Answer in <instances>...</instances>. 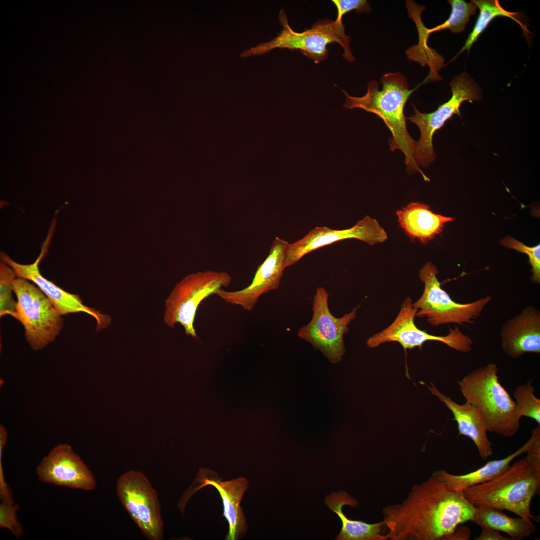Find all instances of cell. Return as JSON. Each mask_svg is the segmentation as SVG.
Wrapping results in <instances>:
<instances>
[{"instance_id":"12","label":"cell","mask_w":540,"mask_h":540,"mask_svg":"<svg viewBox=\"0 0 540 540\" xmlns=\"http://www.w3.org/2000/svg\"><path fill=\"white\" fill-rule=\"evenodd\" d=\"M418 310L414 306L410 297L403 302L398 316L388 328L370 337L366 344L370 348H377L384 343L398 342L405 350L416 347L422 348L428 341L442 342L450 348L462 353H469L472 350V338L464 334L458 327L450 328L446 336H436L419 329L416 325L415 318Z\"/></svg>"},{"instance_id":"10","label":"cell","mask_w":540,"mask_h":540,"mask_svg":"<svg viewBox=\"0 0 540 540\" xmlns=\"http://www.w3.org/2000/svg\"><path fill=\"white\" fill-rule=\"evenodd\" d=\"M118 498L131 518L150 540L164 538V524L158 493L142 472L130 470L118 479Z\"/></svg>"},{"instance_id":"7","label":"cell","mask_w":540,"mask_h":540,"mask_svg":"<svg viewBox=\"0 0 540 540\" xmlns=\"http://www.w3.org/2000/svg\"><path fill=\"white\" fill-rule=\"evenodd\" d=\"M438 274V268L432 262H427L420 270L419 277L424 287L422 296L414 303L418 310L416 316L426 318L435 326L474 323L492 300V297L487 296L468 304L456 302L442 288L437 278Z\"/></svg>"},{"instance_id":"17","label":"cell","mask_w":540,"mask_h":540,"mask_svg":"<svg viewBox=\"0 0 540 540\" xmlns=\"http://www.w3.org/2000/svg\"><path fill=\"white\" fill-rule=\"evenodd\" d=\"M39 480L44 483L84 490H93L94 476L68 444L54 448L37 468Z\"/></svg>"},{"instance_id":"14","label":"cell","mask_w":540,"mask_h":540,"mask_svg":"<svg viewBox=\"0 0 540 540\" xmlns=\"http://www.w3.org/2000/svg\"><path fill=\"white\" fill-rule=\"evenodd\" d=\"M51 236L50 234L48 235V238L43 244L40 255L33 264H18L4 253L0 254L2 261L12 268L17 278L26 280L35 284L48 297L62 316L84 312L96 320L97 330L106 328L111 323L110 316L84 305L79 296L65 291L44 278L40 274L39 264L46 255Z\"/></svg>"},{"instance_id":"11","label":"cell","mask_w":540,"mask_h":540,"mask_svg":"<svg viewBox=\"0 0 540 540\" xmlns=\"http://www.w3.org/2000/svg\"><path fill=\"white\" fill-rule=\"evenodd\" d=\"M450 85L452 98L440 106L436 111L430 114H423L412 104L414 114L406 118V120L417 125L420 132V138L416 142V160L419 166L428 167L436 159L432 144L435 132L442 128L446 122L454 114L460 116V108L463 102L477 101L481 98L478 87L466 74L456 76Z\"/></svg>"},{"instance_id":"9","label":"cell","mask_w":540,"mask_h":540,"mask_svg":"<svg viewBox=\"0 0 540 540\" xmlns=\"http://www.w3.org/2000/svg\"><path fill=\"white\" fill-rule=\"evenodd\" d=\"M329 296L326 289L317 288L313 300L312 318L309 323L299 329L298 334L336 364L342 360L346 353L344 336L348 333V326L356 318L360 305L338 318L330 310Z\"/></svg>"},{"instance_id":"29","label":"cell","mask_w":540,"mask_h":540,"mask_svg":"<svg viewBox=\"0 0 540 540\" xmlns=\"http://www.w3.org/2000/svg\"><path fill=\"white\" fill-rule=\"evenodd\" d=\"M18 504L2 501L0 504V526L9 530L17 538L24 535L22 526L18 520Z\"/></svg>"},{"instance_id":"28","label":"cell","mask_w":540,"mask_h":540,"mask_svg":"<svg viewBox=\"0 0 540 540\" xmlns=\"http://www.w3.org/2000/svg\"><path fill=\"white\" fill-rule=\"evenodd\" d=\"M506 248L515 250L526 254L529 258V262L532 267V280L535 284L540 283V245L529 247L511 236H508L502 241Z\"/></svg>"},{"instance_id":"31","label":"cell","mask_w":540,"mask_h":540,"mask_svg":"<svg viewBox=\"0 0 540 540\" xmlns=\"http://www.w3.org/2000/svg\"><path fill=\"white\" fill-rule=\"evenodd\" d=\"M6 439L7 438L5 436L0 437V497L2 501L14 503L10 490L4 480L2 464L3 449L6 444Z\"/></svg>"},{"instance_id":"16","label":"cell","mask_w":540,"mask_h":540,"mask_svg":"<svg viewBox=\"0 0 540 540\" xmlns=\"http://www.w3.org/2000/svg\"><path fill=\"white\" fill-rule=\"evenodd\" d=\"M348 239L358 240L372 246L386 241L388 235L378 222L368 216L348 229L335 230L325 226L316 227L302 239L289 244L286 266H293L302 257L318 248Z\"/></svg>"},{"instance_id":"6","label":"cell","mask_w":540,"mask_h":540,"mask_svg":"<svg viewBox=\"0 0 540 540\" xmlns=\"http://www.w3.org/2000/svg\"><path fill=\"white\" fill-rule=\"evenodd\" d=\"M14 290L17 304L13 317L23 325L32 349L41 350L60 334L63 326L62 315L34 283L17 278Z\"/></svg>"},{"instance_id":"24","label":"cell","mask_w":540,"mask_h":540,"mask_svg":"<svg viewBox=\"0 0 540 540\" xmlns=\"http://www.w3.org/2000/svg\"><path fill=\"white\" fill-rule=\"evenodd\" d=\"M480 9V14L472 32L470 34L466 44L458 56L464 51L470 52L472 46L476 42L479 36L486 30L491 22L498 16L508 17L518 23L524 30L528 32L524 26L518 20L519 14L512 12L504 9L498 0H472Z\"/></svg>"},{"instance_id":"4","label":"cell","mask_w":540,"mask_h":540,"mask_svg":"<svg viewBox=\"0 0 540 540\" xmlns=\"http://www.w3.org/2000/svg\"><path fill=\"white\" fill-rule=\"evenodd\" d=\"M498 371L496 364H488L469 372L458 384L466 402L482 416L488 432L510 438L518 432L522 418L500 382Z\"/></svg>"},{"instance_id":"18","label":"cell","mask_w":540,"mask_h":540,"mask_svg":"<svg viewBox=\"0 0 540 540\" xmlns=\"http://www.w3.org/2000/svg\"><path fill=\"white\" fill-rule=\"evenodd\" d=\"M504 352L514 358L526 353H540V312L528 306L506 324L501 332Z\"/></svg>"},{"instance_id":"23","label":"cell","mask_w":540,"mask_h":540,"mask_svg":"<svg viewBox=\"0 0 540 540\" xmlns=\"http://www.w3.org/2000/svg\"><path fill=\"white\" fill-rule=\"evenodd\" d=\"M472 522L482 528L502 532L513 540H522L531 536L536 528L531 520L512 518L501 510L484 506H475Z\"/></svg>"},{"instance_id":"32","label":"cell","mask_w":540,"mask_h":540,"mask_svg":"<svg viewBox=\"0 0 540 540\" xmlns=\"http://www.w3.org/2000/svg\"><path fill=\"white\" fill-rule=\"evenodd\" d=\"M475 540H510L512 538H506L501 535L498 531L491 528H482L479 536Z\"/></svg>"},{"instance_id":"25","label":"cell","mask_w":540,"mask_h":540,"mask_svg":"<svg viewBox=\"0 0 540 540\" xmlns=\"http://www.w3.org/2000/svg\"><path fill=\"white\" fill-rule=\"evenodd\" d=\"M452 8L448 19L444 24L432 29L425 28L424 33L428 38L430 34L436 32L450 30L452 32L458 34L464 32L470 17L476 13L477 6L471 1L468 3L464 0H448Z\"/></svg>"},{"instance_id":"3","label":"cell","mask_w":540,"mask_h":540,"mask_svg":"<svg viewBox=\"0 0 540 540\" xmlns=\"http://www.w3.org/2000/svg\"><path fill=\"white\" fill-rule=\"evenodd\" d=\"M540 488V467L526 458L516 462L502 474L463 492L475 506L506 510L528 520L535 519L531 510L532 498Z\"/></svg>"},{"instance_id":"15","label":"cell","mask_w":540,"mask_h":540,"mask_svg":"<svg viewBox=\"0 0 540 540\" xmlns=\"http://www.w3.org/2000/svg\"><path fill=\"white\" fill-rule=\"evenodd\" d=\"M290 244L276 237L265 260L258 266L252 282L240 290L228 292L223 289L215 294L226 302L252 311L260 296L279 288L286 268V252Z\"/></svg>"},{"instance_id":"2","label":"cell","mask_w":540,"mask_h":540,"mask_svg":"<svg viewBox=\"0 0 540 540\" xmlns=\"http://www.w3.org/2000/svg\"><path fill=\"white\" fill-rule=\"evenodd\" d=\"M380 82L382 84L381 90L377 82H370L367 92L362 97L352 96L342 90L346 97L344 106L350 110L361 108L382 118L392 134L389 138L390 150L394 152L399 150L404 154L409 173H420L426 181H430L416 161V142L408 131L404 114L407 100L418 88L410 90L408 80L399 72L385 74Z\"/></svg>"},{"instance_id":"22","label":"cell","mask_w":540,"mask_h":540,"mask_svg":"<svg viewBox=\"0 0 540 540\" xmlns=\"http://www.w3.org/2000/svg\"><path fill=\"white\" fill-rule=\"evenodd\" d=\"M327 506L340 518L342 528L337 536L338 540H386V536L382 534L385 526L384 522L370 524L362 521L349 519L342 512V507L349 506L356 508L358 502L347 492H340L329 495L326 499Z\"/></svg>"},{"instance_id":"27","label":"cell","mask_w":540,"mask_h":540,"mask_svg":"<svg viewBox=\"0 0 540 540\" xmlns=\"http://www.w3.org/2000/svg\"><path fill=\"white\" fill-rule=\"evenodd\" d=\"M14 270L2 261L0 264V316L8 315L14 316L17 302L12 296L14 282L16 278Z\"/></svg>"},{"instance_id":"21","label":"cell","mask_w":540,"mask_h":540,"mask_svg":"<svg viewBox=\"0 0 540 540\" xmlns=\"http://www.w3.org/2000/svg\"><path fill=\"white\" fill-rule=\"evenodd\" d=\"M532 440H529L520 449L506 458L488 462L477 470L464 475H455L445 470L434 472L432 476L444 484L449 489L463 492L466 489L478 484L490 481L504 472L510 464L517 457L526 453L530 448Z\"/></svg>"},{"instance_id":"20","label":"cell","mask_w":540,"mask_h":540,"mask_svg":"<svg viewBox=\"0 0 540 540\" xmlns=\"http://www.w3.org/2000/svg\"><path fill=\"white\" fill-rule=\"evenodd\" d=\"M396 214L401 227L412 238L426 244L440 234L444 224L454 218L434 213L430 206L420 202H412Z\"/></svg>"},{"instance_id":"19","label":"cell","mask_w":540,"mask_h":540,"mask_svg":"<svg viewBox=\"0 0 540 540\" xmlns=\"http://www.w3.org/2000/svg\"><path fill=\"white\" fill-rule=\"evenodd\" d=\"M431 393L444 402L452 412L453 420L458 424V436L470 438L476 445L480 457L486 460L493 454L492 444L488 436L485 422L478 410L466 402L460 404L439 391L434 384L428 386Z\"/></svg>"},{"instance_id":"8","label":"cell","mask_w":540,"mask_h":540,"mask_svg":"<svg viewBox=\"0 0 540 540\" xmlns=\"http://www.w3.org/2000/svg\"><path fill=\"white\" fill-rule=\"evenodd\" d=\"M232 281L231 276L225 272H200L186 276L175 286L166 302L165 323L174 328L178 323L186 334L198 338L194 322L200 303Z\"/></svg>"},{"instance_id":"1","label":"cell","mask_w":540,"mask_h":540,"mask_svg":"<svg viewBox=\"0 0 540 540\" xmlns=\"http://www.w3.org/2000/svg\"><path fill=\"white\" fill-rule=\"evenodd\" d=\"M475 506L463 492L449 489L432 476L414 485L402 503L382 510L390 540H446L461 524L472 520Z\"/></svg>"},{"instance_id":"30","label":"cell","mask_w":540,"mask_h":540,"mask_svg":"<svg viewBox=\"0 0 540 540\" xmlns=\"http://www.w3.org/2000/svg\"><path fill=\"white\" fill-rule=\"evenodd\" d=\"M332 2L338 10V16L335 20L338 22H342L344 16L352 10H356L358 14L368 13L371 10L366 0H333Z\"/></svg>"},{"instance_id":"13","label":"cell","mask_w":540,"mask_h":540,"mask_svg":"<svg viewBox=\"0 0 540 540\" xmlns=\"http://www.w3.org/2000/svg\"><path fill=\"white\" fill-rule=\"evenodd\" d=\"M213 486L219 492L224 505L223 516L229 524L226 540H238L244 538L248 526L240 504L248 488L249 483L245 478H239L222 482L218 474L208 468L199 470L195 480L186 490L178 502L181 513L184 514L186 506L192 496L206 486Z\"/></svg>"},{"instance_id":"33","label":"cell","mask_w":540,"mask_h":540,"mask_svg":"<svg viewBox=\"0 0 540 540\" xmlns=\"http://www.w3.org/2000/svg\"><path fill=\"white\" fill-rule=\"evenodd\" d=\"M471 531L466 526H458L454 532L446 540H468L470 538Z\"/></svg>"},{"instance_id":"26","label":"cell","mask_w":540,"mask_h":540,"mask_svg":"<svg viewBox=\"0 0 540 540\" xmlns=\"http://www.w3.org/2000/svg\"><path fill=\"white\" fill-rule=\"evenodd\" d=\"M532 380L518 386L514 392V398L520 416L531 418L540 425V400L535 395Z\"/></svg>"},{"instance_id":"5","label":"cell","mask_w":540,"mask_h":540,"mask_svg":"<svg viewBox=\"0 0 540 540\" xmlns=\"http://www.w3.org/2000/svg\"><path fill=\"white\" fill-rule=\"evenodd\" d=\"M279 20L283 29L277 37L244 51L240 58L264 54L277 48H286L290 50H300L304 55L318 64L328 58L327 46L336 42L344 50V58L349 62L354 61L355 58L350 48L351 40L346 34L342 22L322 20L316 23L312 28L298 32L290 26L284 10L280 12Z\"/></svg>"}]
</instances>
